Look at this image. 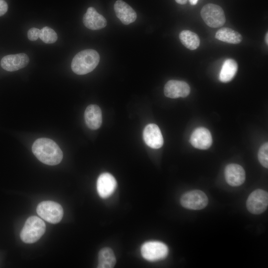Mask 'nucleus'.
<instances>
[{
    "mask_svg": "<svg viewBox=\"0 0 268 268\" xmlns=\"http://www.w3.org/2000/svg\"><path fill=\"white\" fill-rule=\"evenodd\" d=\"M32 150L36 158L48 165L59 164L63 159V152L58 145L53 140L40 138L33 144Z\"/></svg>",
    "mask_w": 268,
    "mask_h": 268,
    "instance_id": "1",
    "label": "nucleus"
},
{
    "mask_svg": "<svg viewBox=\"0 0 268 268\" xmlns=\"http://www.w3.org/2000/svg\"><path fill=\"white\" fill-rule=\"evenodd\" d=\"M100 56L93 49L82 50L76 54L72 59L71 67L78 75H83L92 71L98 65Z\"/></svg>",
    "mask_w": 268,
    "mask_h": 268,
    "instance_id": "2",
    "label": "nucleus"
},
{
    "mask_svg": "<svg viewBox=\"0 0 268 268\" xmlns=\"http://www.w3.org/2000/svg\"><path fill=\"white\" fill-rule=\"evenodd\" d=\"M45 230L44 221L37 216H32L25 221L20 232V238L25 243H33L43 236Z\"/></svg>",
    "mask_w": 268,
    "mask_h": 268,
    "instance_id": "3",
    "label": "nucleus"
},
{
    "mask_svg": "<svg viewBox=\"0 0 268 268\" xmlns=\"http://www.w3.org/2000/svg\"><path fill=\"white\" fill-rule=\"evenodd\" d=\"M38 214L47 222L56 224L62 219L64 214L62 206L53 201H43L38 204L36 208Z\"/></svg>",
    "mask_w": 268,
    "mask_h": 268,
    "instance_id": "4",
    "label": "nucleus"
},
{
    "mask_svg": "<svg viewBox=\"0 0 268 268\" xmlns=\"http://www.w3.org/2000/svg\"><path fill=\"white\" fill-rule=\"evenodd\" d=\"M201 16L205 24L212 28L222 26L226 21L222 8L219 5L208 3L203 6L201 11Z\"/></svg>",
    "mask_w": 268,
    "mask_h": 268,
    "instance_id": "5",
    "label": "nucleus"
},
{
    "mask_svg": "<svg viewBox=\"0 0 268 268\" xmlns=\"http://www.w3.org/2000/svg\"><path fill=\"white\" fill-rule=\"evenodd\" d=\"M168 253V248L164 243L156 241L145 242L141 247L142 257L150 262H155L165 259Z\"/></svg>",
    "mask_w": 268,
    "mask_h": 268,
    "instance_id": "6",
    "label": "nucleus"
},
{
    "mask_svg": "<svg viewBox=\"0 0 268 268\" xmlns=\"http://www.w3.org/2000/svg\"><path fill=\"white\" fill-rule=\"evenodd\" d=\"M206 194L201 190H193L186 192L182 195L180 203L184 207L192 210H200L204 208L208 203Z\"/></svg>",
    "mask_w": 268,
    "mask_h": 268,
    "instance_id": "7",
    "label": "nucleus"
},
{
    "mask_svg": "<svg viewBox=\"0 0 268 268\" xmlns=\"http://www.w3.org/2000/svg\"><path fill=\"white\" fill-rule=\"evenodd\" d=\"M268 205V192L262 189H257L252 192L246 201L247 209L254 214L263 213L267 209Z\"/></svg>",
    "mask_w": 268,
    "mask_h": 268,
    "instance_id": "8",
    "label": "nucleus"
},
{
    "mask_svg": "<svg viewBox=\"0 0 268 268\" xmlns=\"http://www.w3.org/2000/svg\"><path fill=\"white\" fill-rule=\"evenodd\" d=\"M29 62L28 56L24 53H20L3 57L0 61V66L6 71H14L25 67Z\"/></svg>",
    "mask_w": 268,
    "mask_h": 268,
    "instance_id": "9",
    "label": "nucleus"
},
{
    "mask_svg": "<svg viewBox=\"0 0 268 268\" xmlns=\"http://www.w3.org/2000/svg\"><path fill=\"white\" fill-rule=\"evenodd\" d=\"M117 185V181L112 175L103 173L99 176L97 181L98 194L102 198H107L114 192Z\"/></svg>",
    "mask_w": 268,
    "mask_h": 268,
    "instance_id": "10",
    "label": "nucleus"
},
{
    "mask_svg": "<svg viewBox=\"0 0 268 268\" xmlns=\"http://www.w3.org/2000/svg\"><path fill=\"white\" fill-rule=\"evenodd\" d=\"M190 92V87L189 84L183 81L169 80L164 88L165 95L170 98L186 97Z\"/></svg>",
    "mask_w": 268,
    "mask_h": 268,
    "instance_id": "11",
    "label": "nucleus"
},
{
    "mask_svg": "<svg viewBox=\"0 0 268 268\" xmlns=\"http://www.w3.org/2000/svg\"><path fill=\"white\" fill-rule=\"evenodd\" d=\"M225 179L229 185L237 187L243 184L246 178V174L243 168L237 164L227 165L224 170Z\"/></svg>",
    "mask_w": 268,
    "mask_h": 268,
    "instance_id": "12",
    "label": "nucleus"
},
{
    "mask_svg": "<svg viewBox=\"0 0 268 268\" xmlns=\"http://www.w3.org/2000/svg\"><path fill=\"white\" fill-rule=\"evenodd\" d=\"M143 137L145 143L152 148H159L163 144L161 132L156 124H149L144 128Z\"/></svg>",
    "mask_w": 268,
    "mask_h": 268,
    "instance_id": "13",
    "label": "nucleus"
},
{
    "mask_svg": "<svg viewBox=\"0 0 268 268\" xmlns=\"http://www.w3.org/2000/svg\"><path fill=\"white\" fill-rule=\"evenodd\" d=\"M190 143L195 148L200 149H206L212 144V137L209 131L203 127L195 129L192 134Z\"/></svg>",
    "mask_w": 268,
    "mask_h": 268,
    "instance_id": "14",
    "label": "nucleus"
},
{
    "mask_svg": "<svg viewBox=\"0 0 268 268\" xmlns=\"http://www.w3.org/2000/svg\"><path fill=\"white\" fill-rule=\"evenodd\" d=\"M83 23L86 27L90 30H99L104 28L107 25L105 18L93 7L87 8L83 17Z\"/></svg>",
    "mask_w": 268,
    "mask_h": 268,
    "instance_id": "15",
    "label": "nucleus"
},
{
    "mask_svg": "<svg viewBox=\"0 0 268 268\" xmlns=\"http://www.w3.org/2000/svg\"><path fill=\"white\" fill-rule=\"evenodd\" d=\"M114 8L117 17L125 25L134 22L136 19L135 11L122 0H117L114 4Z\"/></svg>",
    "mask_w": 268,
    "mask_h": 268,
    "instance_id": "16",
    "label": "nucleus"
},
{
    "mask_svg": "<svg viewBox=\"0 0 268 268\" xmlns=\"http://www.w3.org/2000/svg\"><path fill=\"white\" fill-rule=\"evenodd\" d=\"M84 118L87 126L91 130L100 128L102 121V112L96 105H90L86 108Z\"/></svg>",
    "mask_w": 268,
    "mask_h": 268,
    "instance_id": "17",
    "label": "nucleus"
},
{
    "mask_svg": "<svg viewBox=\"0 0 268 268\" xmlns=\"http://www.w3.org/2000/svg\"><path fill=\"white\" fill-rule=\"evenodd\" d=\"M238 69L236 62L232 59H227L224 62L219 75V79L222 82H228L235 76Z\"/></svg>",
    "mask_w": 268,
    "mask_h": 268,
    "instance_id": "18",
    "label": "nucleus"
},
{
    "mask_svg": "<svg viewBox=\"0 0 268 268\" xmlns=\"http://www.w3.org/2000/svg\"><path fill=\"white\" fill-rule=\"evenodd\" d=\"M215 37L221 41L230 44H238L242 40V36L237 31L227 27L219 29Z\"/></svg>",
    "mask_w": 268,
    "mask_h": 268,
    "instance_id": "19",
    "label": "nucleus"
},
{
    "mask_svg": "<svg viewBox=\"0 0 268 268\" xmlns=\"http://www.w3.org/2000/svg\"><path fill=\"white\" fill-rule=\"evenodd\" d=\"M98 268H112L116 263V259L113 250L109 247L100 250L98 257Z\"/></svg>",
    "mask_w": 268,
    "mask_h": 268,
    "instance_id": "20",
    "label": "nucleus"
},
{
    "mask_svg": "<svg viewBox=\"0 0 268 268\" xmlns=\"http://www.w3.org/2000/svg\"><path fill=\"white\" fill-rule=\"evenodd\" d=\"M179 38L182 44L189 50H195L200 45V40L199 36L190 30H185L181 31L179 34Z\"/></svg>",
    "mask_w": 268,
    "mask_h": 268,
    "instance_id": "21",
    "label": "nucleus"
},
{
    "mask_svg": "<svg viewBox=\"0 0 268 268\" xmlns=\"http://www.w3.org/2000/svg\"><path fill=\"white\" fill-rule=\"evenodd\" d=\"M39 38L46 44H52L57 40L58 36L53 29L48 26H45L40 30Z\"/></svg>",
    "mask_w": 268,
    "mask_h": 268,
    "instance_id": "22",
    "label": "nucleus"
},
{
    "mask_svg": "<svg viewBox=\"0 0 268 268\" xmlns=\"http://www.w3.org/2000/svg\"><path fill=\"white\" fill-rule=\"evenodd\" d=\"M258 159L261 165L268 168V143L266 142L263 144L258 152Z\"/></svg>",
    "mask_w": 268,
    "mask_h": 268,
    "instance_id": "23",
    "label": "nucleus"
},
{
    "mask_svg": "<svg viewBox=\"0 0 268 268\" xmlns=\"http://www.w3.org/2000/svg\"><path fill=\"white\" fill-rule=\"evenodd\" d=\"M40 30L39 29L34 27L30 28L27 32L29 40L31 41L37 40L39 38Z\"/></svg>",
    "mask_w": 268,
    "mask_h": 268,
    "instance_id": "24",
    "label": "nucleus"
},
{
    "mask_svg": "<svg viewBox=\"0 0 268 268\" xmlns=\"http://www.w3.org/2000/svg\"><path fill=\"white\" fill-rule=\"evenodd\" d=\"M8 5L4 0H0V16L4 15L7 11Z\"/></svg>",
    "mask_w": 268,
    "mask_h": 268,
    "instance_id": "25",
    "label": "nucleus"
},
{
    "mask_svg": "<svg viewBox=\"0 0 268 268\" xmlns=\"http://www.w3.org/2000/svg\"><path fill=\"white\" fill-rule=\"evenodd\" d=\"M176 2L180 4H185L187 3V0H175Z\"/></svg>",
    "mask_w": 268,
    "mask_h": 268,
    "instance_id": "26",
    "label": "nucleus"
},
{
    "mask_svg": "<svg viewBox=\"0 0 268 268\" xmlns=\"http://www.w3.org/2000/svg\"><path fill=\"white\" fill-rule=\"evenodd\" d=\"M199 0H189L190 3L191 5H196Z\"/></svg>",
    "mask_w": 268,
    "mask_h": 268,
    "instance_id": "27",
    "label": "nucleus"
},
{
    "mask_svg": "<svg viewBox=\"0 0 268 268\" xmlns=\"http://www.w3.org/2000/svg\"><path fill=\"white\" fill-rule=\"evenodd\" d=\"M268 32L266 33V37H265V41H266V43L268 45Z\"/></svg>",
    "mask_w": 268,
    "mask_h": 268,
    "instance_id": "28",
    "label": "nucleus"
}]
</instances>
